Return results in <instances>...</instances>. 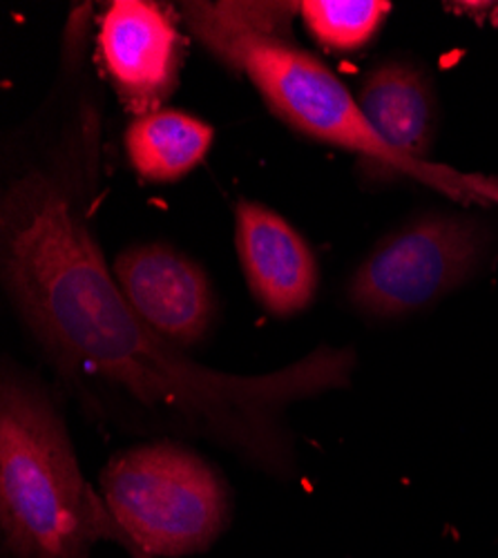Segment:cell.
Listing matches in <instances>:
<instances>
[{
  "instance_id": "cell-1",
  "label": "cell",
  "mask_w": 498,
  "mask_h": 558,
  "mask_svg": "<svg viewBox=\"0 0 498 558\" xmlns=\"http://www.w3.org/2000/svg\"><path fill=\"white\" fill-rule=\"evenodd\" d=\"M97 150L99 119L81 108L50 157L5 185L0 266L19 317L65 376L99 380L163 425L293 478L287 411L347 387L355 353L318 347L274 374L233 376L168 342L121 293L89 223Z\"/></svg>"
},
{
  "instance_id": "cell-2",
  "label": "cell",
  "mask_w": 498,
  "mask_h": 558,
  "mask_svg": "<svg viewBox=\"0 0 498 558\" xmlns=\"http://www.w3.org/2000/svg\"><path fill=\"white\" fill-rule=\"evenodd\" d=\"M300 5L184 3L191 34L223 65L244 74L287 125L320 144L357 155L372 170L412 177L459 202L498 206V179L416 161L391 150L344 83L289 34Z\"/></svg>"
},
{
  "instance_id": "cell-3",
  "label": "cell",
  "mask_w": 498,
  "mask_h": 558,
  "mask_svg": "<svg viewBox=\"0 0 498 558\" xmlns=\"http://www.w3.org/2000/svg\"><path fill=\"white\" fill-rule=\"evenodd\" d=\"M110 509L85 481L50 391L14 366L0 385V534L5 558H89Z\"/></svg>"
},
{
  "instance_id": "cell-4",
  "label": "cell",
  "mask_w": 498,
  "mask_h": 558,
  "mask_svg": "<svg viewBox=\"0 0 498 558\" xmlns=\"http://www.w3.org/2000/svg\"><path fill=\"white\" fill-rule=\"evenodd\" d=\"M101 496L112 514L106 541L121 536L155 558L210 549L233 517L229 481L210 460L172 440L114 453L101 472Z\"/></svg>"
},
{
  "instance_id": "cell-5",
  "label": "cell",
  "mask_w": 498,
  "mask_h": 558,
  "mask_svg": "<svg viewBox=\"0 0 498 558\" xmlns=\"http://www.w3.org/2000/svg\"><path fill=\"white\" fill-rule=\"evenodd\" d=\"M487 232L461 215H423L398 228L357 266L349 302L369 317L423 311L461 287L487 251Z\"/></svg>"
},
{
  "instance_id": "cell-6",
  "label": "cell",
  "mask_w": 498,
  "mask_h": 558,
  "mask_svg": "<svg viewBox=\"0 0 498 558\" xmlns=\"http://www.w3.org/2000/svg\"><path fill=\"white\" fill-rule=\"evenodd\" d=\"M112 272L132 308L168 342L186 351L206 340L217 298L193 257L163 242L134 244L117 257Z\"/></svg>"
},
{
  "instance_id": "cell-7",
  "label": "cell",
  "mask_w": 498,
  "mask_h": 558,
  "mask_svg": "<svg viewBox=\"0 0 498 558\" xmlns=\"http://www.w3.org/2000/svg\"><path fill=\"white\" fill-rule=\"evenodd\" d=\"M235 246L255 302L274 317L306 311L320 287L318 257L274 208L242 199L235 208Z\"/></svg>"
},
{
  "instance_id": "cell-8",
  "label": "cell",
  "mask_w": 498,
  "mask_h": 558,
  "mask_svg": "<svg viewBox=\"0 0 498 558\" xmlns=\"http://www.w3.org/2000/svg\"><path fill=\"white\" fill-rule=\"evenodd\" d=\"M104 65L121 99L155 112L177 83L179 36L168 14L146 0H117L101 21Z\"/></svg>"
},
{
  "instance_id": "cell-9",
  "label": "cell",
  "mask_w": 498,
  "mask_h": 558,
  "mask_svg": "<svg viewBox=\"0 0 498 558\" xmlns=\"http://www.w3.org/2000/svg\"><path fill=\"white\" fill-rule=\"evenodd\" d=\"M357 106L382 142L402 157L429 161L438 106L429 76L410 61L376 65L357 92Z\"/></svg>"
},
{
  "instance_id": "cell-10",
  "label": "cell",
  "mask_w": 498,
  "mask_h": 558,
  "mask_svg": "<svg viewBox=\"0 0 498 558\" xmlns=\"http://www.w3.org/2000/svg\"><path fill=\"white\" fill-rule=\"evenodd\" d=\"M212 125L181 110L137 114L125 130V150L139 177L172 183L193 172L208 155Z\"/></svg>"
},
{
  "instance_id": "cell-11",
  "label": "cell",
  "mask_w": 498,
  "mask_h": 558,
  "mask_svg": "<svg viewBox=\"0 0 498 558\" xmlns=\"http://www.w3.org/2000/svg\"><path fill=\"white\" fill-rule=\"evenodd\" d=\"M391 12L385 0H304L300 14L311 36L329 50L351 52L367 45Z\"/></svg>"
},
{
  "instance_id": "cell-12",
  "label": "cell",
  "mask_w": 498,
  "mask_h": 558,
  "mask_svg": "<svg viewBox=\"0 0 498 558\" xmlns=\"http://www.w3.org/2000/svg\"><path fill=\"white\" fill-rule=\"evenodd\" d=\"M110 543H117L119 547H123L127 554H130V558H155V556H148L146 551H142L139 547H134L132 543H127V541H123L121 536H112L110 538Z\"/></svg>"
}]
</instances>
